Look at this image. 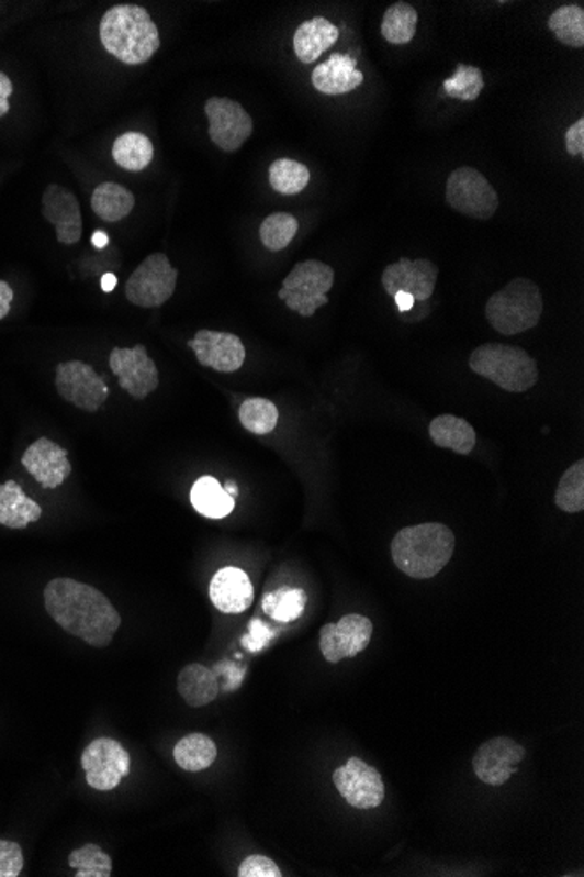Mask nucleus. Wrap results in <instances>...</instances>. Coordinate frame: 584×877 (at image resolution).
<instances>
[{"instance_id":"28","label":"nucleus","mask_w":584,"mask_h":877,"mask_svg":"<svg viewBox=\"0 0 584 877\" xmlns=\"http://www.w3.org/2000/svg\"><path fill=\"white\" fill-rule=\"evenodd\" d=\"M155 158V146L149 137L138 132H126L112 144V159L128 173H141Z\"/></svg>"},{"instance_id":"20","label":"nucleus","mask_w":584,"mask_h":877,"mask_svg":"<svg viewBox=\"0 0 584 877\" xmlns=\"http://www.w3.org/2000/svg\"><path fill=\"white\" fill-rule=\"evenodd\" d=\"M209 593L214 607L229 615L244 613L249 610L254 601L252 581L247 577V573L232 566L215 573Z\"/></svg>"},{"instance_id":"33","label":"nucleus","mask_w":584,"mask_h":877,"mask_svg":"<svg viewBox=\"0 0 584 877\" xmlns=\"http://www.w3.org/2000/svg\"><path fill=\"white\" fill-rule=\"evenodd\" d=\"M238 419L254 435H270L279 424V409L267 398H249L240 404Z\"/></svg>"},{"instance_id":"2","label":"nucleus","mask_w":584,"mask_h":877,"mask_svg":"<svg viewBox=\"0 0 584 877\" xmlns=\"http://www.w3.org/2000/svg\"><path fill=\"white\" fill-rule=\"evenodd\" d=\"M456 551V534L439 522L409 525L392 537V560L406 577L435 578Z\"/></svg>"},{"instance_id":"27","label":"nucleus","mask_w":584,"mask_h":877,"mask_svg":"<svg viewBox=\"0 0 584 877\" xmlns=\"http://www.w3.org/2000/svg\"><path fill=\"white\" fill-rule=\"evenodd\" d=\"M191 503L206 519H224L233 512L235 499L214 477L198 478L191 489Z\"/></svg>"},{"instance_id":"43","label":"nucleus","mask_w":584,"mask_h":877,"mask_svg":"<svg viewBox=\"0 0 584 877\" xmlns=\"http://www.w3.org/2000/svg\"><path fill=\"white\" fill-rule=\"evenodd\" d=\"M565 147L571 156H583L584 153V120H577L565 134Z\"/></svg>"},{"instance_id":"15","label":"nucleus","mask_w":584,"mask_h":877,"mask_svg":"<svg viewBox=\"0 0 584 877\" xmlns=\"http://www.w3.org/2000/svg\"><path fill=\"white\" fill-rule=\"evenodd\" d=\"M525 758V748L512 737L498 735L478 748L473 758L474 775L490 787H501L509 781Z\"/></svg>"},{"instance_id":"25","label":"nucleus","mask_w":584,"mask_h":877,"mask_svg":"<svg viewBox=\"0 0 584 877\" xmlns=\"http://www.w3.org/2000/svg\"><path fill=\"white\" fill-rule=\"evenodd\" d=\"M177 690L188 706H193V708L211 704L221 692L217 676L202 664H190V666L182 667V671L177 678Z\"/></svg>"},{"instance_id":"19","label":"nucleus","mask_w":584,"mask_h":877,"mask_svg":"<svg viewBox=\"0 0 584 877\" xmlns=\"http://www.w3.org/2000/svg\"><path fill=\"white\" fill-rule=\"evenodd\" d=\"M43 215L55 226L60 244L72 245L81 241V207L72 191L64 186L49 185L43 195Z\"/></svg>"},{"instance_id":"9","label":"nucleus","mask_w":584,"mask_h":877,"mask_svg":"<svg viewBox=\"0 0 584 877\" xmlns=\"http://www.w3.org/2000/svg\"><path fill=\"white\" fill-rule=\"evenodd\" d=\"M55 384L56 391L67 403L85 412H99L109 398L108 384L87 363H61L56 368Z\"/></svg>"},{"instance_id":"10","label":"nucleus","mask_w":584,"mask_h":877,"mask_svg":"<svg viewBox=\"0 0 584 877\" xmlns=\"http://www.w3.org/2000/svg\"><path fill=\"white\" fill-rule=\"evenodd\" d=\"M81 766L88 785L99 791L114 790L128 776L130 755L123 744L111 737H99L82 752Z\"/></svg>"},{"instance_id":"31","label":"nucleus","mask_w":584,"mask_h":877,"mask_svg":"<svg viewBox=\"0 0 584 877\" xmlns=\"http://www.w3.org/2000/svg\"><path fill=\"white\" fill-rule=\"evenodd\" d=\"M417 9L408 2H395L383 14L382 35L395 46L408 44L417 34Z\"/></svg>"},{"instance_id":"38","label":"nucleus","mask_w":584,"mask_h":877,"mask_svg":"<svg viewBox=\"0 0 584 877\" xmlns=\"http://www.w3.org/2000/svg\"><path fill=\"white\" fill-rule=\"evenodd\" d=\"M69 865L78 870L76 877H111L112 861L97 844H87L70 853Z\"/></svg>"},{"instance_id":"11","label":"nucleus","mask_w":584,"mask_h":877,"mask_svg":"<svg viewBox=\"0 0 584 877\" xmlns=\"http://www.w3.org/2000/svg\"><path fill=\"white\" fill-rule=\"evenodd\" d=\"M205 114L209 118L211 141L224 153L240 149L245 141L252 135V118L242 108V103L235 100L212 97L206 100Z\"/></svg>"},{"instance_id":"13","label":"nucleus","mask_w":584,"mask_h":877,"mask_svg":"<svg viewBox=\"0 0 584 877\" xmlns=\"http://www.w3.org/2000/svg\"><path fill=\"white\" fill-rule=\"evenodd\" d=\"M336 790L356 809L379 808L385 797L382 775L361 758H348L347 764L333 775Z\"/></svg>"},{"instance_id":"37","label":"nucleus","mask_w":584,"mask_h":877,"mask_svg":"<svg viewBox=\"0 0 584 877\" xmlns=\"http://www.w3.org/2000/svg\"><path fill=\"white\" fill-rule=\"evenodd\" d=\"M442 88H445V93L451 99L471 102V100H476L482 93L483 88H485V79H483L482 70L478 69V67L459 64L457 65L456 74L445 81Z\"/></svg>"},{"instance_id":"44","label":"nucleus","mask_w":584,"mask_h":877,"mask_svg":"<svg viewBox=\"0 0 584 877\" xmlns=\"http://www.w3.org/2000/svg\"><path fill=\"white\" fill-rule=\"evenodd\" d=\"M11 93H13V82L4 73H0V118L9 112V97H11Z\"/></svg>"},{"instance_id":"24","label":"nucleus","mask_w":584,"mask_h":877,"mask_svg":"<svg viewBox=\"0 0 584 877\" xmlns=\"http://www.w3.org/2000/svg\"><path fill=\"white\" fill-rule=\"evenodd\" d=\"M430 440L441 448L468 456L476 447V431L465 419L457 418L451 413H442L429 426Z\"/></svg>"},{"instance_id":"32","label":"nucleus","mask_w":584,"mask_h":877,"mask_svg":"<svg viewBox=\"0 0 584 877\" xmlns=\"http://www.w3.org/2000/svg\"><path fill=\"white\" fill-rule=\"evenodd\" d=\"M548 29L569 48H583L584 9L581 5H562L551 14Z\"/></svg>"},{"instance_id":"6","label":"nucleus","mask_w":584,"mask_h":877,"mask_svg":"<svg viewBox=\"0 0 584 877\" xmlns=\"http://www.w3.org/2000/svg\"><path fill=\"white\" fill-rule=\"evenodd\" d=\"M335 286V270L317 259L297 263L284 279L279 291L280 300L285 301L292 312L312 318L315 310L327 306V291Z\"/></svg>"},{"instance_id":"3","label":"nucleus","mask_w":584,"mask_h":877,"mask_svg":"<svg viewBox=\"0 0 584 877\" xmlns=\"http://www.w3.org/2000/svg\"><path fill=\"white\" fill-rule=\"evenodd\" d=\"M103 48L126 65H143L159 49V32L146 9L120 4L103 14L99 26Z\"/></svg>"},{"instance_id":"29","label":"nucleus","mask_w":584,"mask_h":877,"mask_svg":"<svg viewBox=\"0 0 584 877\" xmlns=\"http://www.w3.org/2000/svg\"><path fill=\"white\" fill-rule=\"evenodd\" d=\"M173 758L181 769L188 770V773H200L214 764L217 758V746L209 735L196 732V734L186 735L176 744Z\"/></svg>"},{"instance_id":"46","label":"nucleus","mask_w":584,"mask_h":877,"mask_svg":"<svg viewBox=\"0 0 584 877\" xmlns=\"http://www.w3.org/2000/svg\"><path fill=\"white\" fill-rule=\"evenodd\" d=\"M392 298H394L395 306H397V309H400V312H403V314L404 312H409V310L413 309V306H415V298H413L412 295H408V292H395L394 297Z\"/></svg>"},{"instance_id":"41","label":"nucleus","mask_w":584,"mask_h":877,"mask_svg":"<svg viewBox=\"0 0 584 877\" xmlns=\"http://www.w3.org/2000/svg\"><path fill=\"white\" fill-rule=\"evenodd\" d=\"M277 636L276 631L270 625L262 624L261 620H252L249 625V634L242 637V646L249 650V652H261L270 645V641Z\"/></svg>"},{"instance_id":"23","label":"nucleus","mask_w":584,"mask_h":877,"mask_svg":"<svg viewBox=\"0 0 584 877\" xmlns=\"http://www.w3.org/2000/svg\"><path fill=\"white\" fill-rule=\"evenodd\" d=\"M43 515V508L23 492L14 480L0 486V525L9 530H25Z\"/></svg>"},{"instance_id":"5","label":"nucleus","mask_w":584,"mask_h":877,"mask_svg":"<svg viewBox=\"0 0 584 877\" xmlns=\"http://www.w3.org/2000/svg\"><path fill=\"white\" fill-rule=\"evenodd\" d=\"M469 368L507 392L529 391L539 379L536 359L515 345H480L469 357Z\"/></svg>"},{"instance_id":"47","label":"nucleus","mask_w":584,"mask_h":877,"mask_svg":"<svg viewBox=\"0 0 584 877\" xmlns=\"http://www.w3.org/2000/svg\"><path fill=\"white\" fill-rule=\"evenodd\" d=\"M91 244L96 245L97 249H103V247H108V233L102 232V230H97V232L93 233V237H91Z\"/></svg>"},{"instance_id":"48","label":"nucleus","mask_w":584,"mask_h":877,"mask_svg":"<svg viewBox=\"0 0 584 877\" xmlns=\"http://www.w3.org/2000/svg\"><path fill=\"white\" fill-rule=\"evenodd\" d=\"M117 279L116 276H112V274H105L102 277V289L105 292H112L116 289Z\"/></svg>"},{"instance_id":"26","label":"nucleus","mask_w":584,"mask_h":877,"mask_svg":"<svg viewBox=\"0 0 584 877\" xmlns=\"http://www.w3.org/2000/svg\"><path fill=\"white\" fill-rule=\"evenodd\" d=\"M135 197L125 186L102 182L91 197V209L105 223H117L134 211Z\"/></svg>"},{"instance_id":"7","label":"nucleus","mask_w":584,"mask_h":877,"mask_svg":"<svg viewBox=\"0 0 584 877\" xmlns=\"http://www.w3.org/2000/svg\"><path fill=\"white\" fill-rule=\"evenodd\" d=\"M177 279L179 271L170 265L167 254H150L126 280V300L141 309H158L173 297Z\"/></svg>"},{"instance_id":"17","label":"nucleus","mask_w":584,"mask_h":877,"mask_svg":"<svg viewBox=\"0 0 584 877\" xmlns=\"http://www.w3.org/2000/svg\"><path fill=\"white\" fill-rule=\"evenodd\" d=\"M438 267L429 259L401 258L385 268L382 285L388 295L408 292L415 301H427L435 295Z\"/></svg>"},{"instance_id":"36","label":"nucleus","mask_w":584,"mask_h":877,"mask_svg":"<svg viewBox=\"0 0 584 877\" xmlns=\"http://www.w3.org/2000/svg\"><path fill=\"white\" fill-rule=\"evenodd\" d=\"M554 503L568 513H580L584 510V460L580 459L560 478Z\"/></svg>"},{"instance_id":"39","label":"nucleus","mask_w":584,"mask_h":877,"mask_svg":"<svg viewBox=\"0 0 584 877\" xmlns=\"http://www.w3.org/2000/svg\"><path fill=\"white\" fill-rule=\"evenodd\" d=\"M22 847L11 841H0V877H16L23 870Z\"/></svg>"},{"instance_id":"1","label":"nucleus","mask_w":584,"mask_h":877,"mask_svg":"<svg viewBox=\"0 0 584 877\" xmlns=\"http://www.w3.org/2000/svg\"><path fill=\"white\" fill-rule=\"evenodd\" d=\"M44 607L65 633L96 648L111 645L121 625L120 613L105 593L72 578L49 581L44 589Z\"/></svg>"},{"instance_id":"14","label":"nucleus","mask_w":584,"mask_h":877,"mask_svg":"<svg viewBox=\"0 0 584 877\" xmlns=\"http://www.w3.org/2000/svg\"><path fill=\"white\" fill-rule=\"evenodd\" d=\"M373 622L368 617L347 615L321 629V650L327 663L338 664L344 658L361 654L370 645Z\"/></svg>"},{"instance_id":"16","label":"nucleus","mask_w":584,"mask_h":877,"mask_svg":"<svg viewBox=\"0 0 584 877\" xmlns=\"http://www.w3.org/2000/svg\"><path fill=\"white\" fill-rule=\"evenodd\" d=\"M188 345L196 356L198 363L211 370L233 374L244 366V342L233 333L200 330Z\"/></svg>"},{"instance_id":"18","label":"nucleus","mask_w":584,"mask_h":877,"mask_svg":"<svg viewBox=\"0 0 584 877\" xmlns=\"http://www.w3.org/2000/svg\"><path fill=\"white\" fill-rule=\"evenodd\" d=\"M67 456L69 452L61 448L58 443L40 438L26 448L22 465L43 489H56L72 474V465Z\"/></svg>"},{"instance_id":"22","label":"nucleus","mask_w":584,"mask_h":877,"mask_svg":"<svg viewBox=\"0 0 584 877\" xmlns=\"http://www.w3.org/2000/svg\"><path fill=\"white\" fill-rule=\"evenodd\" d=\"M338 40L340 31L326 18L318 16L297 26L296 34L292 37V46L301 64L308 65L317 60L327 49L333 48Z\"/></svg>"},{"instance_id":"42","label":"nucleus","mask_w":584,"mask_h":877,"mask_svg":"<svg viewBox=\"0 0 584 877\" xmlns=\"http://www.w3.org/2000/svg\"><path fill=\"white\" fill-rule=\"evenodd\" d=\"M212 671L217 676V680L223 678V684H220V688H223L224 692L237 690L242 681H244L245 669H238L237 664L221 663Z\"/></svg>"},{"instance_id":"4","label":"nucleus","mask_w":584,"mask_h":877,"mask_svg":"<svg viewBox=\"0 0 584 877\" xmlns=\"http://www.w3.org/2000/svg\"><path fill=\"white\" fill-rule=\"evenodd\" d=\"M544 312L541 289L530 279H513L486 301L490 326L504 336L520 335L536 328Z\"/></svg>"},{"instance_id":"21","label":"nucleus","mask_w":584,"mask_h":877,"mask_svg":"<svg viewBox=\"0 0 584 877\" xmlns=\"http://www.w3.org/2000/svg\"><path fill=\"white\" fill-rule=\"evenodd\" d=\"M364 79V74L357 70L353 56L336 53L329 60L323 62L312 73L315 90L324 96H345L356 90Z\"/></svg>"},{"instance_id":"34","label":"nucleus","mask_w":584,"mask_h":877,"mask_svg":"<svg viewBox=\"0 0 584 877\" xmlns=\"http://www.w3.org/2000/svg\"><path fill=\"white\" fill-rule=\"evenodd\" d=\"M310 182V170L296 159L280 158L270 165V185L277 193H301Z\"/></svg>"},{"instance_id":"8","label":"nucleus","mask_w":584,"mask_h":877,"mask_svg":"<svg viewBox=\"0 0 584 877\" xmlns=\"http://www.w3.org/2000/svg\"><path fill=\"white\" fill-rule=\"evenodd\" d=\"M447 202L462 215L486 221L497 212L498 195L480 170L460 167L448 177Z\"/></svg>"},{"instance_id":"35","label":"nucleus","mask_w":584,"mask_h":877,"mask_svg":"<svg viewBox=\"0 0 584 877\" xmlns=\"http://www.w3.org/2000/svg\"><path fill=\"white\" fill-rule=\"evenodd\" d=\"M297 229H300V223L294 215L288 214V212H276V214L267 215V220L262 221L259 237L268 251L280 253L294 241Z\"/></svg>"},{"instance_id":"12","label":"nucleus","mask_w":584,"mask_h":877,"mask_svg":"<svg viewBox=\"0 0 584 877\" xmlns=\"http://www.w3.org/2000/svg\"><path fill=\"white\" fill-rule=\"evenodd\" d=\"M112 374L120 379L123 391L135 400H146L159 386V374L143 344L134 348H112L109 356Z\"/></svg>"},{"instance_id":"40","label":"nucleus","mask_w":584,"mask_h":877,"mask_svg":"<svg viewBox=\"0 0 584 877\" xmlns=\"http://www.w3.org/2000/svg\"><path fill=\"white\" fill-rule=\"evenodd\" d=\"M240 877H280L279 867L276 862L262 855H250L242 862L240 869H238Z\"/></svg>"},{"instance_id":"45","label":"nucleus","mask_w":584,"mask_h":877,"mask_svg":"<svg viewBox=\"0 0 584 877\" xmlns=\"http://www.w3.org/2000/svg\"><path fill=\"white\" fill-rule=\"evenodd\" d=\"M14 300V291L8 282L0 280V319H4L11 310V303Z\"/></svg>"},{"instance_id":"49","label":"nucleus","mask_w":584,"mask_h":877,"mask_svg":"<svg viewBox=\"0 0 584 877\" xmlns=\"http://www.w3.org/2000/svg\"><path fill=\"white\" fill-rule=\"evenodd\" d=\"M224 490H226V492H228V495L232 496L233 499L237 498L238 496V487L235 486V484L233 482L224 484Z\"/></svg>"},{"instance_id":"30","label":"nucleus","mask_w":584,"mask_h":877,"mask_svg":"<svg viewBox=\"0 0 584 877\" xmlns=\"http://www.w3.org/2000/svg\"><path fill=\"white\" fill-rule=\"evenodd\" d=\"M306 598L305 590L292 589V587H280L273 592L265 593L262 598V611L271 620L280 624H289L300 619L305 611Z\"/></svg>"}]
</instances>
